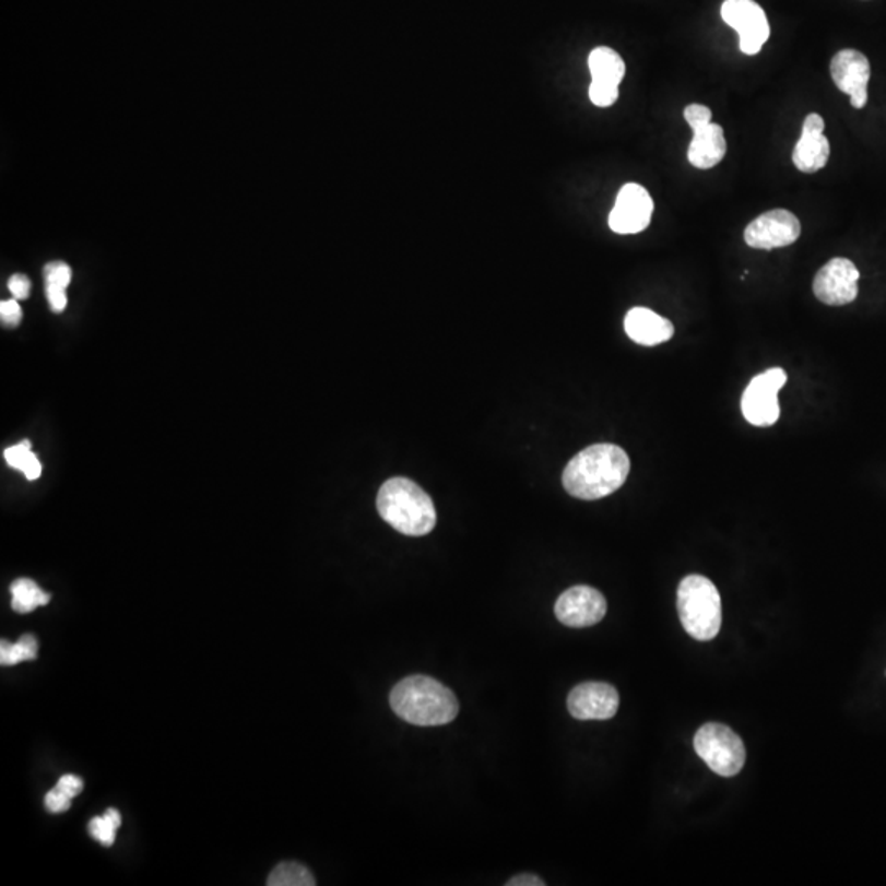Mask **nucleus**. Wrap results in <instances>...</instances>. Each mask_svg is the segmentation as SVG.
<instances>
[{
	"label": "nucleus",
	"mask_w": 886,
	"mask_h": 886,
	"mask_svg": "<svg viewBox=\"0 0 886 886\" xmlns=\"http://www.w3.org/2000/svg\"><path fill=\"white\" fill-rule=\"evenodd\" d=\"M824 119L819 114H810L804 119L803 133L793 152V163L801 173L813 175L827 165L830 155L829 140L824 137Z\"/></svg>",
	"instance_id": "16"
},
{
	"label": "nucleus",
	"mask_w": 886,
	"mask_h": 886,
	"mask_svg": "<svg viewBox=\"0 0 886 886\" xmlns=\"http://www.w3.org/2000/svg\"><path fill=\"white\" fill-rule=\"evenodd\" d=\"M9 291H11L14 299H27L32 291L31 280H28L25 274H14V276L9 280Z\"/></svg>",
	"instance_id": "27"
},
{
	"label": "nucleus",
	"mask_w": 886,
	"mask_h": 886,
	"mask_svg": "<svg viewBox=\"0 0 886 886\" xmlns=\"http://www.w3.org/2000/svg\"><path fill=\"white\" fill-rule=\"evenodd\" d=\"M678 614L693 639L708 642L721 630L722 604L718 588L709 578L689 575L678 587Z\"/></svg>",
	"instance_id": "4"
},
{
	"label": "nucleus",
	"mask_w": 886,
	"mask_h": 886,
	"mask_svg": "<svg viewBox=\"0 0 886 886\" xmlns=\"http://www.w3.org/2000/svg\"><path fill=\"white\" fill-rule=\"evenodd\" d=\"M12 610L19 614H28L50 603V594L45 593L34 580L19 578L11 587Z\"/></svg>",
	"instance_id": "18"
},
{
	"label": "nucleus",
	"mask_w": 886,
	"mask_h": 886,
	"mask_svg": "<svg viewBox=\"0 0 886 886\" xmlns=\"http://www.w3.org/2000/svg\"><path fill=\"white\" fill-rule=\"evenodd\" d=\"M693 745L696 754L716 775L725 778L735 777L744 768L747 757L744 742L728 725L718 722L701 725L696 732Z\"/></svg>",
	"instance_id": "5"
},
{
	"label": "nucleus",
	"mask_w": 886,
	"mask_h": 886,
	"mask_svg": "<svg viewBox=\"0 0 886 886\" xmlns=\"http://www.w3.org/2000/svg\"><path fill=\"white\" fill-rule=\"evenodd\" d=\"M37 655L38 642L31 634L21 637L15 643L5 642V640L0 643V663L4 666L19 665V663L37 659Z\"/></svg>",
	"instance_id": "21"
},
{
	"label": "nucleus",
	"mask_w": 886,
	"mask_h": 886,
	"mask_svg": "<svg viewBox=\"0 0 886 886\" xmlns=\"http://www.w3.org/2000/svg\"><path fill=\"white\" fill-rule=\"evenodd\" d=\"M378 512L392 529L422 537L430 534L437 524V512L430 496L407 479H391L378 493Z\"/></svg>",
	"instance_id": "3"
},
{
	"label": "nucleus",
	"mask_w": 886,
	"mask_h": 886,
	"mask_svg": "<svg viewBox=\"0 0 886 886\" xmlns=\"http://www.w3.org/2000/svg\"><path fill=\"white\" fill-rule=\"evenodd\" d=\"M712 113L701 104H692L685 109V120L692 127V143L688 149V162L698 169H711L724 160L728 143L724 130L711 122Z\"/></svg>",
	"instance_id": "6"
},
{
	"label": "nucleus",
	"mask_w": 886,
	"mask_h": 886,
	"mask_svg": "<svg viewBox=\"0 0 886 886\" xmlns=\"http://www.w3.org/2000/svg\"><path fill=\"white\" fill-rule=\"evenodd\" d=\"M57 788L63 791L64 794H68V796L74 798L83 791L84 783L76 775H64V777H61L60 781H58Z\"/></svg>",
	"instance_id": "28"
},
{
	"label": "nucleus",
	"mask_w": 886,
	"mask_h": 886,
	"mask_svg": "<svg viewBox=\"0 0 886 886\" xmlns=\"http://www.w3.org/2000/svg\"><path fill=\"white\" fill-rule=\"evenodd\" d=\"M509 886H544V879L539 878V876L532 875V873H521V875L515 876V878L509 879Z\"/></svg>",
	"instance_id": "29"
},
{
	"label": "nucleus",
	"mask_w": 886,
	"mask_h": 886,
	"mask_svg": "<svg viewBox=\"0 0 886 886\" xmlns=\"http://www.w3.org/2000/svg\"><path fill=\"white\" fill-rule=\"evenodd\" d=\"M629 472V457L621 447L596 444L568 462L564 486L574 498L594 501L616 493L626 483Z\"/></svg>",
	"instance_id": "1"
},
{
	"label": "nucleus",
	"mask_w": 886,
	"mask_h": 886,
	"mask_svg": "<svg viewBox=\"0 0 886 886\" xmlns=\"http://www.w3.org/2000/svg\"><path fill=\"white\" fill-rule=\"evenodd\" d=\"M4 459L12 469L21 470L31 482L40 479L42 463L37 456L32 452L31 441L24 440L22 444L5 450Z\"/></svg>",
	"instance_id": "20"
},
{
	"label": "nucleus",
	"mask_w": 886,
	"mask_h": 886,
	"mask_svg": "<svg viewBox=\"0 0 886 886\" xmlns=\"http://www.w3.org/2000/svg\"><path fill=\"white\" fill-rule=\"evenodd\" d=\"M624 329L633 342L643 346H655L669 342L675 333V327L669 319L647 307L630 309L624 320Z\"/></svg>",
	"instance_id": "17"
},
{
	"label": "nucleus",
	"mask_w": 886,
	"mask_h": 886,
	"mask_svg": "<svg viewBox=\"0 0 886 886\" xmlns=\"http://www.w3.org/2000/svg\"><path fill=\"white\" fill-rule=\"evenodd\" d=\"M800 218L787 209H773L758 215L747 225L744 240L748 247L758 250L790 247L800 238Z\"/></svg>",
	"instance_id": "9"
},
{
	"label": "nucleus",
	"mask_w": 886,
	"mask_h": 886,
	"mask_svg": "<svg viewBox=\"0 0 886 886\" xmlns=\"http://www.w3.org/2000/svg\"><path fill=\"white\" fill-rule=\"evenodd\" d=\"M606 598L591 587H574L555 604V616L564 626L583 629L601 623L606 616Z\"/></svg>",
	"instance_id": "13"
},
{
	"label": "nucleus",
	"mask_w": 886,
	"mask_h": 886,
	"mask_svg": "<svg viewBox=\"0 0 886 886\" xmlns=\"http://www.w3.org/2000/svg\"><path fill=\"white\" fill-rule=\"evenodd\" d=\"M122 824V817L117 810H107L103 817H94L90 823V834L103 843V846L110 847L116 842V834Z\"/></svg>",
	"instance_id": "22"
},
{
	"label": "nucleus",
	"mask_w": 886,
	"mask_h": 886,
	"mask_svg": "<svg viewBox=\"0 0 886 886\" xmlns=\"http://www.w3.org/2000/svg\"><path fill=\"white\" fill-rule=\"evenodd\" d=\"M267 883L270 886H314L316 879L303 863L283 862L270 873Z\"/></svg>",
	"instance_id": "19"
},
{
	"label": "nucleus",
	"mask_w": 886,
	"mask_h": 886,
	"mask_svg": "<svg viewBox=\"0 0 886 886\" xmlns=\"http://www.w3.org/2000/svg\"><path fill=\"white\" fill-rule=\"evenodd\" d=\"M860 273L847 258H832L814 277V296L827 306H847L859 294Z\"/></svg>",
	"instance_id": "11"
},
{
	"label": "nucleus",
	"mask_w": 886,
	"mask_h": 886,
	"mask_svg": "<svg viewBox=\"0 0 886 886\" xmlns=\"http://www.w3.org/2000/svg\"><path fill=\"white\" fill-rule=\"evenodd\" d=\"M22 307L17 299H8L0 303V319L5 327H15L22 320Z\"/></svg>",
	"instance_id": "24"
},
{
	"label": "nucleus",
	"mask_w": 886,
	"mask_h": 886,
	"mask_svg": "<svg viewBox=\"0 0 886 886\" xmlns=\"http://www.w3.org/2000/svg\"><path fill=\"white\" fill-rule=\"evenodd\" d=\"M392 711L412 725H446L459 716L452 689L425 675L407 676L392 688Z\"/></svg>",
	"instance_id": "2"
},
{
	"label": "nucleus",
	"mask_w": 886,
	"mask_h": 886,
	"mask_svg": "<svg viewBox=\"0 0 886 886\" xmlns=\"http://www.w3.org/2000/svg\"><path fill=\"white\" fill-rule=\"evenodd\" d=\"M788 376L783 368H770L755 376L742 395V412L748 424L755 427H770L780 418L778 391L783 388Z\"/></svg>",
	"instance_id": "7"
},
{
	"label": "nucleus",
	"mask_w": 886,
	"mask_h": 886,
	"mask_svg": "<svg viewBox=\"0 0 886 886\" xmlns=\"http://www.w3.org/2000/svg\"><path fill=\"white\" fill-rule=\"evenodd\" d=\"M45 294H47L48 304L54 312L60 314L67 309L68 296L64 287L45 286Z\"/></svg>",
	"instance_id": "26"
},
{
	"label": "nucleus",
	"mask_w": 886,
	"mask_h": 886,
	"mask_svg": "<svg viewBox=\"0 0 886 886\" xmlns=\"http://www.w3.org/2000/svg\"><path fill=\"white\" fill-rule=\"evenodd\" d=\"M590 67L591 103L596 107H611L619 99V84L626 76V63L613 48L598 47L588 57Z\"/></svg>",
	"instance_id": "10"
},
{
	"label": "nucleus",
	"mask_w": 886,
	"mask_h": 886,
	"mask_svg": "<svg viewBox=\"0 0 886 886\" xmlns=\"http://www.w3.org/2000/svg\"><path fill=\"white\" fill-rule=\"evenodd\" d=\"M830 76L837 90L850 97L852 107L863 109L866 106L870 63L865 55L850 48L840 50L830 61Z\"/></svg>",
	"instance_id": "15"
},
{
	"label": "nucleus",
	"mask_w": 886,
	"mask_h": 886,
	"mask_svg": "<svg viewBox=\"0 0 886 886\" xmlns=\"http://www.w3.org/2000/svg\"><path fill=\"white\" fill-rule=\"evenodd\" d=\"M568 711L578 721H607L619 709V693L601 682H587L571 689Z\"/></svg>",
	"instance_id": "14"
},
{
	"label": "nucleus",
	"mask_w": 886,
	"mask_h": 886,
	"mask_svg": "<svg viewBox=\"0 0 886 886\" xmlns=\"http://www.w3.org/2000/svg\"><path fill=\"white\" fill-rule=\"evenodd\" d=\"M44 280L45 286H58L68 290L71 280H73V271L64 261H51L44 268Z\"/></svg>",
	"instance_id": "23"
},
{
	"label": "nucleus",
	"mask_w": 886,
	"mask_h": 886,
	"mask_svg": "<svg viewBox=\"0 0 886 886\" xmlns=\"http://www.w3.org/2000/svg\"><path fill=\"white\" fill-rule=\"evenodd\" d=\"M653 201L643 186L629 182L621 188L613 211L610 227L614 234L634 235L646 231L652 221Z\"/></svg>",
	"instance_id": "12"
},
{
	"label": "nucleus",
	"mask_w": 886,
	"mask_h": 886,
	"mask_svg": "<svg viewBox=\"0 0 886 886\" xmlns=\"http://www.w3.org/2000/svg\"><path fill=\"white\" fill-rule=\"evenodd\" d=\"M71 800H73V798L68 796V794H64L63 791L55 787L54 790L45 796V806H47L50 813L60 814L70 810Z\"/></svg>",
	"instance_id": "25"
},
{
	"label": "nucleus",
	"mask_w": 886,
	"mask_h": 886,
	"mask_svg": "<svg viewBox=\"0 0 886 886\" xmlns=\"http://www.w3.org/2000/svg\"><path fill=\"white\" fill-rule=\"evenodd\" d=\"M721 17L729 27L739 34V45L745 55L760 54L765 42L770 38V24L764 9L755 0H725Z\"/></svg>",
	"instance_id": "8"
}]
</instances>
